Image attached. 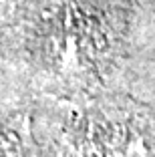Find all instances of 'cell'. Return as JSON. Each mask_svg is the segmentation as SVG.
I'll return each instance as SVG.
<instances>
[{"mask_svg":"<svg viewBox=\"0 0 155 157\" xmlns=\"http://www.w3.org/2000/svg\"><path fill=\"white\" fill-rule=\"evenodd\" d=\"M38 0H0V40L34 22Z\"/></svg>","mask_w":155,"mask_h":157,"instance_id":"6da1fadb","label":"cell"}]
</instances>
